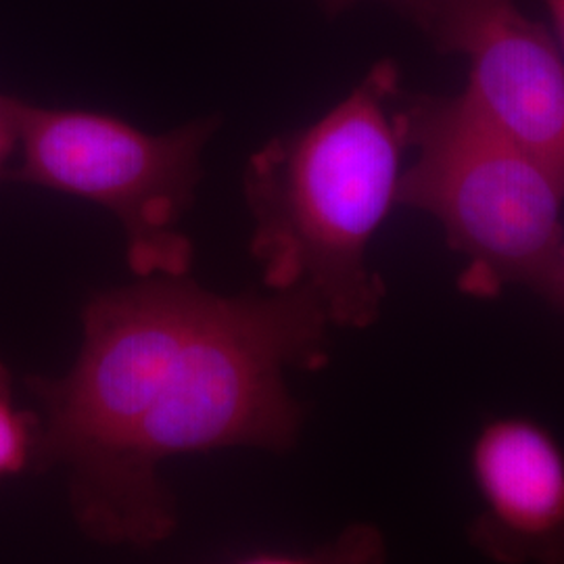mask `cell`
I'll return each instance as SVG.
<instances>
[{"instance_id": "obj_10", "label": "cell", "mask_w": 564, "mask_h": 564, "mask_svg": "<svg viewBox=\"0 0 564 564\" xmlns=\"http://www.w3.org/2000/svg\"><path fill=\"white\" fill-rule=\"evenodd\" d=\"M360 2H383V4L395 9L398 13H402L405 20H410L412 23H416V25L423 21L426 4H429V0H318V4L330 15L347 11V9H351V7L360 4Z\"/></svg>"}, {"instance_id": "obj_4", "label": "cell", "mask_w": 564, "mask_h": 564, "mask_svg": "<svg viewBox=\"0 0 564 564\" xmlns=\"http://www.w3.org/2000/svg\"><path fill=\"white\" fill-rule=\"evenodd\" d=\"M214 128L203 120L151 137L111 116L21 102V163L7 176L113 212L141 279L186 276L193 245L178 226L202 181V151Z\"/></svg>"}, {"instance_id": "obj_1", "label": "cell", "mask_w": 564, "mask_h": 564, "mask_svg": "<svg viewBox=\"0 0 564 564\" xmlns=\"http://www.w3.org/2000/svg\"><path fill=\"white\" fill-rule=\"evenodd\" d=\"M84 341L41 402L32 468H63L82 531L149 547L176 527L160 468L226 447L286 452L303 410L286 370L328 362L330 318L305 286L223 297L186 276H147L82 312Z\"/></svg>"}, {"instance_id": "obj_6", "label": "cell", "mask_w": 564, "mask_h": 564, "mask_svg": "<svg viewBox=\"0 0 564 564\" xmlns=\"http://www.w3.org/2000/svg\"><path fill=\"white\" fill-rule=\"evenodd\" d=\"M481 510L470 544L498 564H564V447L535 421L484 424L468 454Z\"/></svg>"}, {"instance_id": "obj_8", "label": "cell", "mask_w": 564, "mask_h": 564, "mask_svg": "<svg viewBox=\"0 0 564 564\" xmlns=\"http://www.w3.org/2000/svg\"><path fill=\"white\" fill-rule=\"evenodd\" d=\"M384 542L379 529L356 524L307 556H265L241 564H383Z\"/></svg>"}, {"instance_id": "obj_5", "label": "cell", "mask_w": 564, "mask_h": 564, "mask_svg": "<svg viewBox=\"0 0 564 564\" xmlns=\"http://www.w3.org/2000/svg\"><path fill=\"white\" fill-rule=\"evenodd\" d=\"M419 28L468 61L464 97L564 181V55L517 0H429Z\"/></svg>"}, {"instance_id": "obj_12", "label": "cell", "mask_w": 564, "mask_h": 564, "mask_svg": "<svg viewBox=\"0 0 564 564\" xmlns=\"http://www.w3.org/2000/svg\"><path fill=\"white\" fill-rule=\"evenodd\" d=\"M550 303L564 310V242L561 249V258H558V268H556V279H554V289L550 295Z\"/></svg>"}, {"instance_id": "obj_11", "label": "cell", "mask_w": 564, "mask_h": 564, "mask_svg": "<svg viewBox=\"0 0 564 564\" xmlns=\"http://www.w3.org/2000/svg\"><path fill=\"white\" fill-rule=\"evenodd\" d=\"M554 25V39L558 42L564 55V0H544Z\"/></svg>"}, {"instance_id": "obj_3", "label": "cell", "mask_w": 564, "mask_h": 564, "mask_svg": "<svg viewBox=\"0 0 564 564\" xmlns=\"http://www.w3.org/2000/svg\"><path fill=\"white\" fill-rule=\"evenodd\" d=\"M405 149L416 160L398 205L442 224L466 265V295L494 297L508 284L550 302L564 230V181L460 95H405L398 102Z\"/></svg>"}, {"instance_id": "obj_2", "label": "cell", "mask_w": 564, "mask_h": 564, "mask_svg": "<svg viewBox=\"0 0 564 564\" xmlns=\"http://www.w3.org/2000/svg\"><path fill=\"white\" fill-rule=\"evenodd\" d=\"M400 95V69L381 61L345 101L268 142L245 170L251 253L265 286L310 289L337 326L364 328L381 314L383 281L366 251L398 203Z\"/></svg>"}, {"instance_id": "obj_7", "label": "cell", "mask_w": 564, "mask_h": 564, "mask_svg": "<svg viewBox=\"0 0 564 564\" xmlns=\"http://www.w3.org/2000/svg\"><path fill=\"white\" fill-rule=\"evenodd\" d=\"M36 437L39 416L15 405L9 370L0 362V477L32 466Z\"/></svg>"}, {"instance_id": "obj_9", "label": "cell", "mask_w": 564, "mask_h": 564, "mask_svg": "<svg viewBox=\"0 0 564 564\" xmlns=\"http://www.w3.org/2000/svg\"><path fill=\"white\" fill-rule=\"evenodd\" d=\"M20 105L18 99L0 95V176L4 163L20 147Z\"/></svg>"}]
</instances>
